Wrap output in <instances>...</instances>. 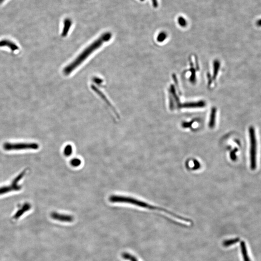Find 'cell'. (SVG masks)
I'll list each match as a JSON object with an SVG mask.
<instances>
[{"label":"cell","instance_id":"obj_1","mask_svg":"<svg viewBox=\"0 0 261 261\" xmlns=\"http://www.w3.org/2000/svg\"><path fill=\"white\" fill-rule=\"evenodd\" d=\"M111 38V34L110 33H106L103 34L101 37L84 50L83 51L80 53L73 62L65 67L64 70V74L65 75L70 74L73 71H74L77 68V67L79 66L81 64L85 61V60L88 58L89 56L91 55L94 51L101 47L104 43L108 41Z\"/></svg>","mask_w":261,"mask_h":261},{"label":"cell","instance_id":"obj_2","mask_svg":"<svg viewBox=\"0 0 261 261\" xmlns=\"http://www.w3.org/2000/svg\"><path fill=\"white\" fill-rule=\"evenodd\" d=\"M109 200L111 203L130 204L131 205L137 206L138 207H142V208H146L150 210H157V211L164 212L165 213H168V214H169V215L172 216L173 217L176 218V219L183 221H185V222L188 221V219L178 215L176 214H174L170 211L164 209L163 208H159L157 207L150 205L147 203L140 200H138L137 199L134 198L121 196V195H112L109 198Z\"/></svg>","mask_w":261,"mask_h":261},{"label":"cell","instance_id":"obj_3","mask_svg":"<svg viewBox=\"0 0 261 261\" xmlns=\"http://www.w3.org/2000/svg\"><path fill=\"white\" fill-rule=\"evenodd\" d=\"M249 141H250V149H249V158L251 169L254 170L257 167V143L255 129L252 126L249 128Z\"/></svg>","mask_w":261,"mask_h":261},{"label":"cell","instance_id":"obj_4","mask_svg":"<svg viewBox=\"0 0 261 261\" xmlns=\"http://www.w3.org/2000/svg\"><path fill=\"white\" fill-rule=\"evenodd\" d=\"M39 146L36 143H5L3 148L5 151H21L27 149L37 150Z\"/></svg>","mask_w":261,"mask_h":261},{"label":"cell","instance_id":"obj_5","mask_svg":"<svg viewBox=\"0 0 261 261\" xmlns=\"http://www.w3.org/2000/svg\"><path fill=\"white\" fill-rule=\"evenodd\" d=\"M26 174V171H24L20 174L14 179L12 183L9 186H3L0 187V195L5 194L7 193L12 192L13 191H18L20 190L21 187L19 185V183L23 178Z\"/></svg>","mask_w":261,"mask_h":261},{"label":"cell","instance_id":"obj_6","mask_svg":"<svg viewBox=\"0 0 261 261\" xmlns=\"http://www.w3.org/2000/svg\"><path fill=\"white\" fill-rule=\"evenodd\" d=\"M50 216L53 220L61 222H71L74 221V218L67 214H61L56 212L51 213Z\"/></svg>","mask_w":261,"mask_h":261},{"label":"cell","instance_id":"obj_7","mask_svg":"<svg viewBox=\"0 0 261 261\" xmlns=\"http://www.w3.org/2000/svg\"><path fill=\"white\" fill-rule=\"evenodd\" d=\"M32 208L31 204L29 203H25L22 206L19 207L18 211L15 213L13 216V219L17 220L23 216L26 212L29 211Z\"/></svg>","mask_w":261,"mask_h":261},{"label":"cell","instance_id":"obj_8","mask_svg":"<svg viewBox=\"0 0 261 261\" xmlns=\"http://www.w3.org/2000/svg\"><path fill=\"white\" fill-rule=\"evenodd\" d=\"M240 247H241V252L242 254L243 258L244 261H251L248 254L247 248H246V244L244 241H241L240 243Z\"/></svg>","mask_w":261,"mask_h":261},{"label":"cell","instance_id":"obj_9","mask_svg":"<svg viewBox=\"0 0 261 261\" xmlns=\"http://www.w3.org/2000/svg\"><path fill=\"white\" fill-rule=\"evenodd\" d=\"M72 25V21L69 19H65L64 21V30L62 31V35L63 36L67 35L69 29Z\"/></svg>","mask_w":261,"mask_h":261},{"label":"cell","instance_id":"obj_10","mask_svg":"<svg viewBox=\"0 0 261 261\" xmlns=\"http://www.w3.org/2000/svg\"><path fill=\"white\" fill-rule=\"evenodd\" d=\"M0 46L1 47L2 46H8L12 50H18V48L17 46L15 45V44L9 41V40H2V41L0 42Z\"/></svg>","mask_w":261,"mask_h":261},{"label":"cell","instance_id":"obj_11","mask_svg":"<svg viewBox=\"0 0 261 261\" xmlns=\"http://www.w3.org/2000/svg\"><path fill=\"white\" fill-rule=\"evenodd\" d=\"M240 241V239L239 238H235L231 239H228V240H224L222 242V245L224 247H228L235 244L237 243L239 241Z\"/></svg>","mask_w":261,"mask_h":261},{"label":"cell","instance_id":"obj_12","mask_svg":"<svg viewBox=\"0 0 261 261\" xmlns=\"http://www.w3.org/2000/svg\"><path fill=\"white\" fill-rule=\"evenodd\" d=\"M121 256H122V258L125 259V260H128L130 261H138L137 258L134 256V255L130 254L129 253L126 252L122 253V254H121Z\"/></svg>","mask_w":261,"mask_h":261},{"label":"cell","instance_id":"obj_13","mask_svg":"<svg viewBox=\"0 0 261 261\" xmlns=\"http://www.w3.org/2000/svg\"><path fill=\"white\" fill-rule=\"evenodd\" d=\"M72 152H73V148L71 145L69 144L65 147L64 153L65 156H69L72 154Z\"/></svg>","mask_w":261,"mask_h":261},{"label":"cell","instance_id":"obj_14","mask_svg":"<svg viewBox=\"0 0 261 261\" xmlns=\"http://www.w3.org/2000/svg\"><path fill=\"white\" fill-rule=\"evenodd\" d=\"M81 164V161L78 158H74L71 160L70 162V164L72 166L74 167H78L80 166Z\"/></svg>","mask_w":261,"mask_h":261},{"label":"cell","instance_id":"obj_15","mask_svg":"<svg viewBox=\"0 0 261 261\" xmlns=\"http://www.w3.org/2000/svg\"><path fill=\"white\" fill-rule=\"evenodd\" d=\"M178 22H179V25L182 27H185L187 25L186 20L183 17H179V19H178Z\"/></svg>","mask_w":261,"mask_h":261},{"label":"cell","instance_id":"obj_16","mask_svg":"<svg viewBox=\"0 0 261 261\" xmlns=\"http://www.w3.org/2000/svg\"><path fill=\"white\" fill-rule=\"evenodd\" d=\"M166 34L165 33H161L159 35L158 37V40H159V41H163V40L165 38Z\"/></svg>","mask_w":261,"mask_h":261},{"label":"cell","instance_id":"obj_17","mask_svg":"<svg viewBox=\"0 0 261 261\" xmlns=\"http://www.w3.org/2000/svg\"><path fill=\"white\" fill-rule=\"evenodd\" d=\"M152 4H153V6L154 7H158V4L157 0H152Z\"/></svg>","mask_w":261,"mask_h":261},{"label":"cell","instance_id":"obj_18","mask_svg":"<svg viewBox=\"0 0 261 261\" xmlns=\"http://www.w3.org/2000/svg\"><path fill=\"white\" fill-rule=\"evenodd\" d=\"M257 25L258 26H261V20L258 21L257 23Z\"/></svg>","mask_w":261,"mask_h":261},{"label":"cell","instance_id":"obj_19","mask_svg":"<svg viewBox=\"0 0 261 261\" xmlns=\"http://www.w3.org/2000/svg\"><path fill=\"white\" fill-rule=\"evenodd\" d=\"M5 1V0H0V5L2 4V3H3Z\"/></svg>","mask_w":261,"mask_h":261},{"label":"cell","instance_id":"obj_20","mask_svg":"<svg viewBox=\"0 0 261 261\" xmlns=\"http://www.w3.org/2000/svg\"><path fill=\"white\" fill-rule=\"evenodd\" d=\"M140 1H144V0H140Z\"/></svg>","mask_w":261,"mask_h":261}]
</instances>
